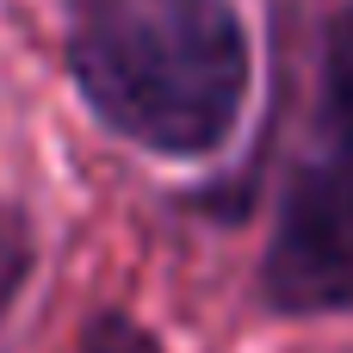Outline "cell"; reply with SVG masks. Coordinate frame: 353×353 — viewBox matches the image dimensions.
I'll list each match as a JSON object with an SVG mask.
<instances>
[{
	"label": "cell",
	"mask_w": 353,
	"mask_h": 353,
	"mask_svg": "<svg viewBox=\"0 0 353 353\" xmlns=\"http://www.w3.org/2000/svg\"><path fill=\"white\" fill-rule=\"evenodd\" d=\"M25 261H31V236H25V217L0 205V304L12 298V285L25 279Z\"/></svg>",
	"instance_id": "277c9868"
},
{
	"label": "cell",
	"mask_w": 353,
	"mask_h": 353,
	"mask_svg": "<svg viewBox=\"0 0 353 353\" xmlns=\"http://www.w3.org/2000/svg\"><path fill=\"white\" fill-rule=\"evenodd\" d=\"M74 353H155V347H149V335H143V329H130V323L105 316V323H93V329H87V341H81Z\"/></svg>",
	"instance_id": "5b68a950"
},
{
	"label": "cell",
	"mask_w": 353,
	"mask_h": 353,
	"mask_svg": "<svg viewBox=\"0 0 353 353\" xmlns=\"http://www.w3.org/2000/svg\"><path fill=\"white\" fill-rule=\"evenodd\" d=\"M261 292L292 316L353 310V137L323 130V149L292 174Z\"/></svg>",
	"instance_id": "7a4b0ae2"
},
{
	"label": "cell",
	"mask_w": 353,
	"mask_h": 353,
	"mask_svg": "<svg viewBox=\"0 0 353 353\" xmlns=\"http://www.w3.org/2000/svg\"><path fill=\"white\" fill-rule=\"evenodd\" d=\"M323 130L353 137V0L341 6L329 31V62H323Z\"/></svg>",
	"instance_id": "3957f363"
},
{
	"label": "cell",
	"mask_w": 353,
	"mask_h": 353,
	"mask_svg": "<svg viewBox=\"0 0 353 353\" xmlns=\"http://www.w3.org/2000/svg\"><path fill=\"white\" fill-rule=\"evenodd\" d=\"M68 68L118 137L155 155H211L248 99V31L230 0H87Z\"/></svg>",
	"instance_id": "6da1fadb"
}]
</instances>
